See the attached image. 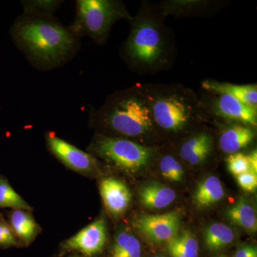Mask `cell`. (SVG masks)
<instances>
[{"mask_svg":"<svg viewBox=\"0 0 257 257\" xmlns=\"http://www.w3.org/2000/svg\"><path fill=\"white\" fill-rule=\"evenodd\" d=\"M160 8L143 3L130 20V33L121 49L126 65L139 74H153L170 68L175 60V43Z\"/></svg>","mask_w":257,"mask_h":257,"instance_id":"cell-1","label":"cell"},{"mask_svg":"<svg viewBox=\"0 0 257 257\" xmlns=\"http://www.w3.org/2000/svg\"><path fill=\"white\" fill-rule=\"evenodd\" d=\"M10 34L18 49L40 70L63 65L79 49V37L53 16L23 15Z\"/></svg>","mask_w":257,"mask_h":257,"instance_id":"cell-2","label":"cell"},{"mask_svg":"<svg viewBox=\"0 0 257 257\" xmlns=\"http://www.w3.org/2000/svg\"><path fill=\"white\" fill-rule=\"evenodd\" d=\"M89 124L109 136L130 140L153 133L151 111L138 85L113 93L100 108L90 111Z\"/></svg>","mask_w":257,"mask_h":257,"instance_id":"cell-3","label":"cell"},{"mask_svg":"<svg viewBox=\"0 0 257 257\" xmlns=\"http://www.w3.org/2000/svg\"><path fill=\"white\" fill-rule=\"evenodd\" d=\"M155 126L169 133H179L209 112L197 94L178 84H138Z\"/></svg>","mask_w":257,"mask_h":257,"instance_id":"cell-4","label":"cell"},{"mask_svg":"<svg viewBox=\"0 0 257 257\" xmlns=\"http://www.w3.org/2000/svg\"><path fill=\"white\" fill-rule=\"evenodd\" d=\"M132 18L122 2L78 0L75 19L69 28L79 38L88 36L98 45H104L116 22L130 21Z\"/></svg>","mask_w":257,"mask_h":257,"instance_id":"cell-5","label":"cell"},{"mask_svg":"<svg viewBox=\"0 0 257 257\" xmlns=\"http://www.w3.org/2000/svg\"><path fill=\"white\" fill-rule=\"evenodd\" d=\"M88 150L92 155L128 173L138 172L147 167L154 154L152 148L138 142L101 134L94 137Z\"/></svg>","mask_w":257,"mask_h":257,"instance_id":"cell-6","label":"cell"},{"mask_svg":"<svg viewBox=\"0 0 257 257\" xmlns=\"http://www.w3.org/2000/svg\"><path fill=\"white\" fill-rule=\"evenodd\" d=\"M46 142L52 155L69 170L86 176H94L99 172V163L92 154L79 150L54 133L47 134Z\"/></svg>","mask_w":257,"mask_h":257,"instance_id":"cell-7","label":"cell"},{"mask_svg":"<svg viewBox=\"0 0 257 257\" xmlns=\"http://www.w3.org/2000/svg\"><path fill=\"white\" fill-rule=\"evenodd\" d=\"M182 216L177 211L162 214H142L134 221V226L140 234L155 243L166 242L179 233Z\"/></svg>","mask_w":257,"mask_h":257,"instance_id":"cell-8","label":"cell"},{"mask_svg":"<svg viewBox=\"0 0 257 257\" xmlns=\"http://www.w3.org/2000/svg\"><path fill=\"white\" fill-rule=\"evenodd\" d=\"M106 240L105 219L99 217L64 241L63 247L67 251H78L84 256L92 257L103 251Z\"/></svg>","mask_w":257,"mask_h":257,"instance_id":"cell-9","label":"cell"},{"mask_svg":"<svg viewBox=\"0 0 257 257\" xmlns=\"http://www.w3.org/2000/svg\"><path fill=\"white\" fill-rule=\"evenodd\" d=\"M211 104V111L224 119L239 121L254 127L257 125V108L227 94H216Z\"/></svg>","mask_w":257,"mask_h":257,"instance_id":"cell-10","label":"cell"},{"mask_svg":"<svg viewBox=\"0 0 257 257\" xmlns=\"http://www.w3.org/2000/svg\"><path fill=\"white\" fill-rule=\"evenodd\" d=\"M99 191L110 215L119 217L126 212L131 203L132 194L124 182L114 177L103 179L99 183Z\"/></svg>","mask_w":257,"mask_h":257,"instance_id":"cell-11","label":"cell"},{"mask_svg":"<svg viewBox=\"0 0 257 257\" xmlns=\"http://www.w3.org/2000/svg\"><path fill=\"white\" fill-rule=\"evenodd\" d=\"M204 90L212 94H227L232 96L244 104L257 108L256 84H239L218 82L213 79H206L202 82Z\"/></svg>","mask_w":257,"mask_h":257,"instance_id":"cell-12","label":"cell"},{"mask_svg":"<svg viewBox=\"0 0 257 257\" xmlns=\"http://www.w3.org/2000/svg\"><path fill=\"white\" fill-rule=\"evenodd\" d=\"M213 148V138L210 134L202 132L186 140L179 150L181 158L192 166L203 163Z\"/></svg>","mask_w":257,"mask_h":257,"instance_id":"cell-13","label":"cell"},{"mask_svg":"<svg viewBox=\"0 0 257 257\" xmlns=\"http://www.w3.org/2000/svg\"><path fill=\"white\" fill-rule=\"evenodd\" d=\"M254 136V132L249 125L233 124L221 133L219 146L221 151L232 155L252 143Z\"/></svg>","mask_w":257,"mask_h":257,"instance_id":"cell-14","label":"cell"},{"mask_svg":"<svg viewBox=\"0 0 257 257\" xmlns=\"http://www.w3.org/2000/svg\"><path fill=\"white\" fill-rule=\"evenodd\" d=\"M9 224L17 239L25 244H30L41 232V228L30 211L13 209L9 214Z\"/></svg>","mask_w":257,"mask_h":257,"instance_id":"cell-15","label":"cell"},{"mask_svg":"<svg viewBox=\"0 0 257 257\" xmlns=\"http://www.w3.org/2000/svg\"><path fill=\"white\" fill-rule=\"evenodd\" d=\"M139 196L142 204L151 209L168 207L177 197L175 190L157 182L143 186L139 192Z\"/></svg>","mask_w":257,"mask_h":257,"instance_id":"cell-16","label":"cell"},{"mask_svg":"<svg viewBox=\"0 0 257 257\" xmlns=\"http://www.w3.org/2000/svg\"><path fill=\"white\" fill-rule=\"evenodd\" d=\"M225 195L220 179L210 176L197 184L194 191V201L197 207H209L220 202Z\"/></svg>","mask_w":257,"mask_h":257,"instance_id":"cell-17","label":"cell"},{"mask_svg":"<svg viewBox=\"0 0 257 257\" xmlns=\"http://www.w3.org/2000/svg\"><path fill=\"white\" fill-rule=\"evenodd\" d=\"M226 216L232 224L248 232L255 233L257 229L256 214L247 199L241 197L234 205L228 208Z\"/></svg>","mask_w":257,"mask_h":257,"instance_id":"cell-18","label":"cell"},{"mask_svg":"<svg viewBox=\"0 0 257 257\" xmlns=\"http://www.w3.org/2000/svg\"><path fill=\"white\" fill-rule=\"evenodd\" d=\"M213 3L208 1L199 0H177V1H167L161 3V13L164 16L167 15H177V16H192L196 15H204L210 10L209 6Z\"/></svg>","mask_w":257,"mask_h":257,"instance_id":"cell-19","label":"cell"},{"mask_svg":"<svg viewBox=\"0 0 257 257\" xmlns=\"http://www.w3.org/2000/svg\"><path fill=\"white\" fill-rule=\"evenodd\" d=\"M166 249L171 257H198L199 244L189 230H184L167 241Z\"/></svg>","mask_w":257,"mask_h":257,"instance_id":"cell-20","label":"cell"},{"mask_svg":"<svg viewBox=\"0 0 257 257\" xmlns=\"http://www.w3.org/2000/svg\"><path fill=\"white\" fill-rule=\"evenodd\" d=\"M110 257H142V245L137 236L126 229L116 233Z\"/></svg>","mask_w":257,"mask_h":257,"instance_id":"cell-21","label":"cell"},{"mask_svg":"<svg viewBox=\"0 0 257 257\" xmlns=\"http://www.w3.org/2000/svg\"><path fill=\"white\" fill-rule=\"evenodd\" d=\"M235 239L234 231L227 225L214 223L204 232V243L211 251H219L229 246Z\"/></svg>","mask_w":257,"mask_h":257,"instance_id":"cell-22","label":"cell"},{"mask_svg":"<svg viewBox=\"0 0 257 257\" xmlns=\"http://www.w3.org/2000/svg\"><path fill=\"white\" fill-rule=\"evenodd\" d=\"M2 208L32 210L31 206L15 192L4 177L0 175V209Z\"/></svg>","mask_w":257,"mask_h":257,"instance_id":"cell-23","label":"cell"},{"mask_svg":"<svg viewBox=\"0 0 257 257\" xmlns=\"http://www.w3.org/2000/svg\"><path fill=\"white\" fill-rule=\"evenodd\" d=\"M162 177L172 182H179L183 179L184 171L175 157L167 155L162 156L159 164Z\"/></svg>","mask_w":257,"mask_h":257,"instance_id":"cell-24","label":"cell"},{"mask_svg":"<svg viewBox=\"0 0 257 257\" xmlns=\"http://www.w3.org/2000/svg\"><path fill=\"white\" fill-rule=\"evenodd\" d=\"M22 3L23 5V15L52 16L62 2L55 0H31Z\"/></svg>","mask_w":257,"mask_h":257,"instance_id":"cell-25","label":"cell"},{"mask_svg":"<svg viewBox=\"0 0 257 257\" xmlns=\"http://www.w3.org/2000/svg\"><path fill=\"white\" fill-rule=\"evenodd\" d=\"M226 165L230 173L236 177L251 171L247 155L240 152L230 155L226 160Z\"/></svg>","mask_w":257,"mask_h":257,"instance_id":"cell-26","label":"cell"},{"mask_svg":"<svg viewBox=\"0 0 257 257\" xmlns=\"http://www.w3.org/2000/svg\"><path fill=\"white\" fill-rule=\"evenodd\" d=\"M236 181L243 190L248 192H255L257 188V174L249 171L236 176Z\"/></svg>","mask_w":257,"mask_h":257,"instance_id":"cell-27","label":"cell"},{"mask_svg":"<svg viewBox=\"0 0 257 257\" xmlns=\"http://www.w3.org/2000/svg\"><path fill=\"white\" fill-rule=\"evenodd\" d=\"M234 257H257L256 246L253 244H243L236 249Z\"/></svg>","mask_w":257,"mask_h":257,"instance_id":"cell-28","label":"cell"},{"mask_svg":"<svg viewBox=\"0 0 257 257\" xmlns=\"http://www.w3.org/2000/svg\"><path fill=\"white\" fill-rule=\"evenodd\" d=\"M251 172L257 174V152L256 150H253L247 155Z\"/></svg>","mask_w":257,"mask_h":257,"instance_id":"cell-29","label":"cell"},{"mask_svg":"<svg viewBox=\"0 0 257 257\" xmlns=\"http://www.w3.org/2000/svg\"><path fill=\"white\" fill-rule=\"evenodd\" d=\"M3 216L0 214V247L8 248L12 246L6 239L4 234H3V226H2V221H3Z\"/></svg>","mask_w":257,"mask_h":257,"instance_id":"cell-30","label":"cell"},{"mask_svg":"<svg viewBox=\"0 0 257 257\" xmlns=\"http://www.w3.org/2000/svg\"><path fill=\"white\" fill-rule=\"evenodd\" d=\"M215 257H227V256H226V255L221 254V255H219V256H215Z\"/></svg>","mask_w":257,"mask_h":257,"instance_id":"cell-31","label":"cell"},{"mask_svg":"<svg viewBox=\"0 0 257 257\" xmlns=\"http://www.w3.org/2000/svg\"><path fill=\"white\" fill-rule=\"evenodd\" d=\"M151 257H163V256H151Z\"/></svg>","mask_w":257,"mask_h":257,"instance_id":"cell-32","label":"cell"},{"mask_svg":"<svg viewBox=\"0 0 257 257\" xmlns=\"http://www.w3.org/2000/svg\"><path fill=\"white\" fill-rule=\"evenodd\" d=\"M69 257H80V256H69Z\"/></svg>","mask_w":257,"mask_h":257,"instance_id":"cell-33","label":"cell"}]
</instances>
